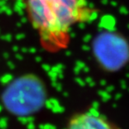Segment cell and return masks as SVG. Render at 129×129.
<instances>
[{
    "instance_id": "obj_4",
    "label": "cell",
    "mask_w": 129,
    "mask_h": 129,
    "mask_svg": "<svg viewBox=\"0 0 129 129\" xmlns=\"http://www.w3.org/2000/svg\"><path fill=\"white\" fill-rule=\"evenodd\" d=\"M66 129H121L115 123L94 109L83 111L72 115Z\"/></svg>"
},
{
    "instance_id": "obj_3",
    "label": "cell",
    "mask_w": 129,
    "mask_h": 129,
    "mask_svg": "<svg viewBox=\"0 0 129 129\" xmlns=\"http://www.w3.org/2000/svg\"><path fill=\"white\" fill-rule=\"evenodd\" d=\"M92 51L97 64L107 72L120 71L129 61V43L117 32L98 34L92 43Z\"/></svg>"
},
{
    "instance_id": "obj_2",
    "label": "cell",
    "mask_w": 129,
    "mask_h": 129,
    "mask_svg": "<svg viewBox=\"0 0 129 129\" xmlns=\"http://www.w3.org/2000/svg\"><path fill=\"white\" fill-rule=\"evenodd\" d=\"M46 98L47 91L42 80L35 75H24L9 82L3 91L1 102L10 114L23 117L38 112Z\"/></svg>"
},
{
    "instance_id": "obj_1",
    "label": "cell",
    "mask_w": 129,
    "mask_h": 129,
    "mask_svg": "<svg viewBox=\"0 0 129 129\" xmlns=\"http://www.w3.org/2000/svg\"><path fill=\"white\" fill-rule=\"evenodd\" d=\"M28 19L38 33L40 45L56 53L68 47L71 29L90 21L95 9L87 0H23Z\"/></svg>"
}]
</instances>
